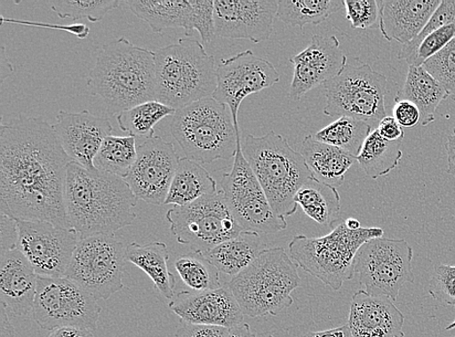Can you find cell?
Returning <instances> with one entry per match:
<instances>
[{
	"mask_svg": "<svg viewBox=\"0 0 455 337\" xmlns=\"http://www.w3.org/2000/svg\"><path fill=\"white\" fill-rule=\"evenodd\" d=\"M5 20H6V22H14V23L22 24V25H30V26L33 25V26H40V27H49V28H52L66 29L68 31V33H71L74 36H78L80 39L86 38L90 34L89 27L84 26V25H74L71 27H59V26L44 25L42 23H31V22H27V20L3 19V22H5Z\"/></svg>",
	"mask_w": 455,
	"mask_h": 337,
	"instance_id": "48",
	"label": "cell"
},
{
	"mask_svg": "<svg viewBox=\"0 0 455 337\" xmlns=\"http://www.w3.org/2000/svg\"><path fill=\"white\" fill-rule=\"evenodd\" d=\"M125 249L113 236L80 238L66 278L98 301H108L124 288Z\"/></svg>",
	"mask_w": 455,
	"mask_h": 337,
	"instance_id": "11",
	"label": "cell"
},
{
	"mask_svg": "<svg viewBox=\"0 0 455 337\" xmlns=\"http://www.w3.org/2000/svg\"><path fill=\"white\" fill-rule=\"evenodd\" d=\"M242 152L266 192L273 212L283 218L295 214L296 194L315 178L302 154L273 131L263 136L248 134L242 141Z\"/></svg>",
	"mask_w": 455,
	"mask_h": 337,
	"instance_id": "5",
	"label": "cell"
},
{
	"mask_svg": "<svg viewBox=\"0 0 455 337\" xmlns=\"http://www.w3.org/2000/svg\"><path fill=\"white\" fill-rule=\"evenodd\" d=\"M380 228L347 229L345 222L322 237L295 236L289 244L291 258L307 273L334 291L355 276L359 249L369 240L383 237Z\"/></svg>",
	"mask_w": 455,
	"mask_h": 337,
	"instance_id": "8",
	"label": "cell"
},
{
	"mask_svg": "<svg viewBox=\"0 0 455 337\" xmlns=\"http://www.w3.org/2000/svg\"><path fill=\"white\" fill-rule=\"evenodd\" d=\"M393 112L402 128L411 129L420 124V111L415 103L409 100L395 101Z\"/></svg>",
	"mask_w": 455,
	"mask_h": 337,
	"instance_id": "45",
	"label": "cell"
},
{
	"mask_svg": "<svg viewBox=\"0 0 455 337\" xmlns=\"http://www.w3.org/2000/svg\"><path fill=\"white\" fill-rule=\"evenodd\" d=\"M455 24V0H442L440 6L434 12L427 27L420 35L410 44L403 45L399 52L398 59L405 60L407 63L414 58L423 39L443 27Z\"/></svg>",
	"mask_w": 455,
	"mask_h": 337,
	"instance_id": "40",
	"label": "cell"
},
{
	"mask_svg": "<svg viewBox=\"0 0 455 337\" xmlns=\"http://www.w3.org/2000/svg\"><path fill=\"white\" fill-rule=\"evenodd\" d=\"M121 5L122 0H69L52 3L51 8L60 19H88L91 23H99Z\"/></svg>",
	"mask_w": 455,
	"mask_h": 337,
	"instance_id": "38",
	"label": "cell"
},
{
	"mask_svg": "<svg viewBox=\"0 0 455 337\" xmlns=\"http://www.w3.org/2000/svg\"><path fill=\"white\" fill-rule=\"evenodd\" d=\"M455 38V24L443 27L428 35L419 46L409 67H421L428 59L437 54L444 46Z\"/></svg>",
	"mask_w": 455,
	"mask_h": 337,
	"instance_id": "43",
	"label": "cell"
},
{
	"mask_svg": "<svg viewBox=\"0 0 455 337\" xmlns=\"http://www.w3.org/2000/svg\"><path fill=\"white\" fill-rule=\"evenodd\" d=\"M124 9L130 10L136 17L150 26L154 33L162 34L165 28H182L187 37L194 36L192 17L193 0H160V2H143V0H122Z\"/></svg>",
	"mask_w": 455,
	"mask_h": 337,
	"instance_id": "25",
	"label": "cell"
},
{
	"mask_svg": "<svg viewBox=\"0 0 455 337\" xmlns=\"http://www.w3.org/2000/svg\"><path fill=\"white\" fill-rule=\"evenodd\" d=\"M171 131L186 157L204 164L235 157L242 141L229 108L213 97L177 110Z\"/></svg>",
	"mask_w": 455,
	"mask_h": 337,
	"instance_id": "7",
	"label": "cell"
},
{
	"mask_svg": "<svg viewBox=\"0 0 455 337\" xmlns=\"http://www.w3.org/2000/svg\"><path fill=\"white\" fill-rule=\"evenodd\" d=\"M376 130L387 141L395 142L404 140V128H402L395 117L387 116L386 118L379 122Z\"/></svg>",
	"mask_w": 455,
	"mask_h": 337,
	"instance_id": "47",
	"label": "cell"
},
{
	"mask_svg": "<svg viewBox=\"0 0 455 337\" xmlns=\"http://www.w3.org/2000/svg\"><path fill=\"white\" fill-rule=\"evenodd\" d=\"M455 337V336H454Z\"/></svg>",
	"mask_w": 455,
	"mask_h": 337,
	"instance_id": "60",
	"label": "cell"
},
{
	"mask_svg": "<svg viewBox=\"0 0 455 337\" xmlns=\"http://www.w3.org/2000/svg\"><path fill=\"white\" fill-rule=\"evenodd\" d=\"M218 191L215 179L203 165L181 157L164 205L185 206Z\"/></svg>",
	"mask_w": 455,
	"mask_h": 337,
	"instance_id": "30",
	"label": "cell"
},
{
	"mask_svg": "<svg viewBox=\"0 0 455 337\" xmlns=\"http://www.w3.org/2000/svg\"><path fill=\"white\" fill-rule=\"evenodd\" d=\"M412 259L414 252L405 239L374 238L359 249L355 273L368 293L396 301L401 288L415 282Z\"/></svg>",
	"mask_w": 455,
	"mask_h": 337,
	"instance_id": "13",
	"label": "cell"
},
{
	"mask_svg": "<svg viewBox=\"0 0 455 337\" xmlns=\"http://www.w3.org/2000/svg\"><path fill=\"white\" fill-rule=\"evenodd\" d=\"M266 249L259 234L243 230L238 237L205 252L204 255L220 272L235 277Z\"/></svg>",
	"mask_w": 455,
	"mask_h": 337,
	"instance_id": "28",
	"label": "cell"
},
{
	"mask_svg": "<svg viewBox=\"0 0 455 337\" xmlns=\"http://www.w3.org/2000/svg\"><path fill=\"white\" fill-rule=\"evenodd\" d=\"M155 52L157 101L179 110L213 97L218 67L199 41L180 38Z\"/></svg>",
	"mask_w": 455,
	"mask_h": 337,
	"instance_id": "4",
	"label": "cell"
},
{
	"mask_svg": "<svg viewBox=\"0 0 455 337\" xmlns=\"http://www.w3.org/2000/svg\"><path fill=\"white\" fill-rule=\"evenodd\" d=\"M14 68L12 66V63L6 59L5 54V47H3L2 51V78L5 79L6 76H9L13 72Z\"/></svg>",
	"mask_w": 455,
	"mask_h": 337,
	"instance_id": "54",
	"label": "cell"
},
{
	"mask_svg": "<svg viewBox=\"0 0 455 337\" xmlns=\"http://www.w3.org/2000/svg\"><path fill=\"white\" fill-rule=\"evenodd\" d=\"M216 36L260 44L273 33L279 0H215Z\"/></svg>",
	"mask_w": 455,
	"mask_h": 337,
	"instance_id": "18",
	"label": "cell"
},
{
	"mask_svg": "<svg viewBox=\"0 0 455 337\" xmlns=\"http://www.w3.org/2000/svg\"><path fill=\"white\" fill-rule=\"evenodd\" d=\"M295 203L303 213L323 227H333L341 213V197L337 188L316 178L304 184L295 196Z\"/></svg>",
	"mask_w": 455,
	"mask_h": 337,
	"instance_id": "31",
	"label": "cell"
},
{
	"mask_svg": "<svg viewBox=\"0 0 455 337\" xmlns=\"http://www.w3.org/2000/svg\"><path fill=\"white\" fill-rule=\"evenodd\" d=\"M345 225L347 229H350L352 230H356L362 228L361 222L355 218H347L344 221Z\"/></svg>",
	"mask_w": 455,
	"mask_h": 337,
	"instance_id": "55",
	"label": "cell"
},
{
	"mask_svg": "<svg viewBox=\"0 0 455 337\" xmlns=\"http://www.w3.org/2000/svg\"><path fill=\"white\" fill-rule=\"evenodd\" d=\"M0 337H15L14 326L10 322L8 312L2 304V316H0Z\"/></svg>",
	"mask_w": 455,
	"mask_h": 337,
	"instance_id": "52",
	"label": "cell"
},
{
	"mask_svg": "<svg viewBox=\"0 0 455 337\" xmlns=\"http://www.w3.org/2000/svg\"><path fill=\"white\" fill-rule=\"evenodd\" d=\"M304 337H354L347 325L331 330L310 332Z\"/></svg>",
	"mask_w": 455,
	"mask_h": 337,
	"instance_id": "50",
	"label": "cell"
},
{
	"mask_svg": "<svg viewBox=\"0 0 455 337\" xmlns=\"http://www.w3.org/2000/svg\"><path fill=\"white\" fill-rule=\"evenodd\" d=\"M227 337H257V334L251 331L248 324L243 323L235 326V328L229 329Z\"/></svg>",
	"mask_w": 455,
	"mask_h": 337,
	"instance_id": "53",
	"label": "cell"
},
{
	"mask_svg": "<svg viewBox=\"0 0 455 337\" xmlns=\"http://www.w3.org/2000/svg\"><path fill=\"white\" fill-rule=\"evenodd\" d=\"M38 276L18 249L0 254V298L8 313L33 314Z\"/></svg>",
	"mask_w": 455,
	"mask_h": 337,
	"instance_id": "23",
	"label": "cell"
},
{
	"mask_svg": "<svg viewBox=\"0 0 455 337\" xmlns=\"http://www.w3.org/2000/svg\"><path fill=\"white\" fill-rule=\"evenodd\" d=\"M446 150L448 155V173L455 176V129L448 136Z\"/></svg>",
	"mask_w": 455,
	"mask_h": 337,
	"instance_id": "51",
	"label": "cell"
},
{
	"mask_svg": "<svg viewBox=\"0 0 455 337\" xmlns=\"http://www.w3.org/2000/svg\"><path fill=\"white\" fill-rule=\"evenodd\" d=\"M180 160L173 143L155 135L137 147L136 162L124 181L137 198L164 205Z\"/></svg>",
	"mask_w": 455,
	"mask_h": 337,
	"instance_id": "17",
	"label": "cell"
},
{
	"mask_svg": "<svg viewBox=\"0 0 455 337\" xmlns=\"http://www.w3.org/2000/svg\"><path fill=\"white\" fill-rule=\"evenodd\" d=\"M379 29L387 41L406 45L418 37L440 6V0H377Z\"/></svg>",
	"mask_w": 455,
	"mask_h": 337,
	"instance_id": "24",
	"label": "cell"
},
{
	"mask_svg": "<svg viewBox=\"0 0 455 337\" xmlns=\"http://www.w3.org/2000/svg\"><path fill=\"white\" fill-rule=\"evenodd\" d=\"M99 301L66 277H38L33 317L41 329L79 326L94 332L101 313Z\"/></svg>",
	"mask_w": 455,
	"mask_h": 337,
	"instance_id": "12",
	"label": "cell"
},
{
	"mask_svg": "<svg viewBox=\"0 0 455 337\" xmlns=\"http://www.w3.org/2000/svg\"><path fill=\"white\" fill-rule=\"evenodd\" d=\"M347 19L353 28H379V9L377 0H344Z\"/></svg>",
	"mask_w": 455,
	"mask_h": 337,
	"instance_id": "41",
	"label": "cell"
},
{
	"mask_svg": "<svg viewBox=\"0 0 455 337\" xmlns=\"http://www.w3.org/2000/svg\"><path fill=\"white\" fill-rule=\"evenodd\" d=\"M169 253L165 244L154 241L141 245L132 242L125 248V261L143 270L155 288L167 300L174 299L176 277L168 269Z\"/></svg>",
	"mask_w": 455,
	"mask_h": 337,
	"instance_id": "27",
	"label": "cell"
},
{
	"mask_svg": "<svg viewBox=\"0 0 455 337\" xmlns=\"http://www.w3.org/2000/svg\"><path fill=\"white\" fill-rule=\"evenodd\" d=\"M402 141L403 140L387 141L377 130L372 131L356 157L365 174L378 179L395 170L403 156L401 150Z\"/></svg>",
	"mask_w": 455,
	"mask_h": 337,
	"instance_id": "32",
	"label": "cell"
},
{
	"mask_svg": "<svg viewBox=\"0 0 455 337\" xmlns=\"http://www.w3.org/2000/svg\"><path fill=\"white\" fill-rule=\"evenodd\" d=\"M169 308L185 324L222 326L231 329L244 322L234 293L228 285L204 293L184 291L174 297Z\"/></svg>",
	"mask_w": 455,
	"mask_h": 337,
	"instance_id": "21",
	"label": "cell"
},
{
	"mask_svg": "<svg viewBox=\"0 0 455 337\" xmlns=\"http://www.w3.org/2000/svg\"><path fill=\"white\" fill-rule=\"evenodd\" d=\"M374 129L368 123L348 117L339 118L315 133L317 141L337 147L357 157Z\"/></svg>",
	"mask_w": 455,
	"mask_h": 337,
	"instance_id": "35",
	"label": "cell"
},
{
	"mask_svg": "<svg viewBox=\"0 0 455 337\" xmlns=\"http://www.w3.org/2000/svg\"><path fill=\"white\" fill-rule=\"evenodd\" d=\"M19 229L17 220L5 214L0 215V254L18 249Z\"/></svg>",
	"mask_w": 455,
	"mask_h": 337,
	"instance_id": "44",
	"label": "cell"
},
{
	"mask_svg": "<svg viewBox=\"0 0 455 337\" xmlns=\"http://www.w3.org/2000/svg\"><path fill=\"white\" fill-rule=\"evenodd\" d=\"M221 191L230 212L241 228L258 234H277L288 227L287 221L273 212L259 179L242 152V141L231 171L221 178Z\"/></svg>",
	"mask_w": 455,
	"mask_h": 337,
	"instance_id": "14",
	"label": "cell"
},
{
	"mask_svg": "<svg viewBox=\"0 0 455 337\" xmlns=\"http://www.w3.org/2000/svg\"><path fill=\"white\" fill-rule=\"evenodd\" d=\"M174 267L180 278L193 293L220 289V271L203 253L192 252L177 258Z\"/></svg>",
	"mask_w": 455,
	"mask_h": 337,
	"instance_id": "37",
	"label": "cell"
},
{
	"mask_svg": "<svg viewBox=\"0 0 455 337\" xmlns=\"http://www.w3.org/2000/svg\"><path fill=\"white\" fill-rule=\"evenodd\" d=\"M300 153L317 181L335 188L344 183L347 173L357 161L337 147L315 140L312 134L303 140Z\"/></svg>",
	"mask_w": 455,
	"mask_h": 337,
	"instance_id": "26",
	"label": "cell"
},
{
	"mask_svg": "<svg viewBox=\"0 0 455 337\" xmlns=\"http://www.w3.org/2000/svg\"><path fill=\"white\" fill-rule=\"evenodd\" d=\"M87 86L114 116L156 100V52L121 37L102 46Z\"/></svg>",
	"mask_w": 455,
	"mask_h": 337,
	"instance_id": "3",
	"label": "cell"
},
{
	"mask_svg": "<svg viewBox=\"0 0 455 337\" xmlns=\"http://www.w3.org/2000/svg\"><path fill=\"white\" fill-rule=\"evenodd\" d=\"M48 337H94L92 331L79 326H63L52 331Z\"/></svg>",
	"mask_w": 455,
	"mask_h": 337,
	"instance_id": "49",
	"label": "cell"
},
{
	"mask_svg": "<svg viewBox=\"0 0 455 337\" xmlns=\"http://www.w3.org/2000/svg\"><path fill=\"white\" fill-rule=\"evenodd\" d=\"M403 337H405V336H403Z\"/></svg>",
	"mask_w": 455,
	"mask_h": 337,
	"instance_id": "59",
	"label": "cell"
},
{
	"mask_svg": "<svg viewBox=\"0 0 455 337\" xmlns=\"http://www.w3.org/2000/svg\"><path fill=\"white\" fill-rule=\"evenodd\" d=\"M294 67L289 98L299 101L304 94L331 80L347 63L336 36H314L305 50L290 59Z\"/></svg>",
	"mask_w": 455,
	"mask_h": 337,
	"instance_id": "19",
	"label": "cell"
},
{
	"mask_svg": "<svg viewBox=\"0 0 455 337\" xmlns=\"http://www.w3.org/2000/svg\"><path fill=\"white\" fill-rule=\"evenodd\" d=\"M267 337H274L272 334H269Z\"/></svg>",
	"mask_w": 455,
	"mask_h": 337,
	"instance_id": "58",
	"label": "cell"
},
{
	"mask_svg": "<svg viewBox=\"0 0 455 337\" xmlns=\"http://www.w3.org/2000/svg\"><path fill=\"white\" fill-rule=\"evenodd\" d=\"M166 220L180 245L203 254L244 230L230 212L221 189L193 204L169 209Z\"/></svg>",
	"mask_w": 455,
	"mask_h": 337,
	"instance_id": "10",
	"label": "cell"
},
{
	"mask_svg": "<svg viewBox=\"0 0 455 337\" xmlns=\"http://www.w3.org/2000/svg\"><path fill=\"white\" fill-rule=\"evenodd\" d=\"M124 179L92 173L76 163L68 168L66 203L71 229L80 238L113 236L131 226L139 203Z\"/></svg>",
	"mask_w": 455,
	"mask_h": 337,
	"instance_id": "2",
	"label": "cell"
},
{
	"mask_svg": "<svg viewBox=\"0 0 455 337\" xmlns=\"http://www.w3.org/2000/svg\"><path fill=\"white\" fill-rule=\"evenodd\" d=\"M354 337H403L404 315L393 300L355 293L347 324Z\"/></svg>",
	"mask_w": 455,
	"mask_h": 337,
	"instance_id": "22",
	"label": "cell"
},
{
	"mask_svg": "<svg viewBox=\"0 0 455 337\" xmlns=\"http://www.w3.org/2000/svg\"><path fill=\"white\" fill-rule=\"evenodd\" d=\"M429 293L440 303L455 307V266L438 263L434 267Z\"/></svg>",
	"mask_w": 455,
	"mask_h": 337,
	"instance_id": "42",
	"label": "cell"
},
{
	"mask_svg": "<svg viewBox=\"0 0 455 337\" xmlns=\"http://www.w3.org/2000/svg\"><path fill=\"white\" fill-rule=\"evenodd\" d=\"M298 267L284 249L263 250L251 265L228 283L244 315L276 316L291 307V293L300 286Z\"/></svg>",
	"mask_w": 455,
	"mask_h": 337,
	"instance_id": "6",
	"label": "cell"
},
{
	"mask_svg": "<svg viewBox=\"0 0 455 337\" xmlns=\"http://www.w3.org/2000/svg\"><path fill=\"white\" fill-rule=\"evenodd\" d=\"M17 224L18 248L34 267L37 276L66 277L80 240L76 231L42 221L17 220Z\"/></svg>",
	"mask_w": 455,
	"mask_h": 337,
	"instance_id": "15",
	"label": "cell"
},
{
	"mask_svg": "<svg viewBox=\"0 0 455 337\" xmlns=\"http://www.w3.org/2000/svg\"><path fill=\"white\" fill-rule=\"evenodd\" d=\"M218 84L213 98L228 105L237 131L240 105L250 94L268 89L280 81L272 63L256 56L251 50L221 60L218 66Z\"/></svg>",
	"mask_w": 455,
	"mask_h": 337,
	"instance_id": "16",
	"label": "cell"
},
{
	"mask_svg": "<svg viewBox=\"0 0 455 337\" xmlns=\"http://www.w3.org/2000/svg\"><path fill=\"white\" fill-rule=\"evenodd\" d=\"M137 159L134 136L109 135L106 138L93 160L98 171L125 179Z\"/></svg>",
	"mask_w": 455,
	"mask_h": 337,
	"instance_id": "33",
	"label": "cell"
},
{
	"mask_svg": "<svg viewBox=\"0 0 455 337\" xmlns=\"http://www.w3.org/2000/svg\"><path fill=\"white\" fill-rule=\"evenodd\" d=\"M58 138L72 163L99 173L93 160L106 138L113 132L108 118L93 115L88 110L70 113L60 110L52 124Z\"/></svg>",
	"mask_w": 455,
	"mask_h": 337,
	"instance_id": "20",
	"label": "cell"
},
{
	"mask_svg": "<svg viewBox=\"0 0 455 337\" xmlns=\"http://www.w3.org/2000/svg\"><path fill=\"white\" fill-rule=\"evenodd\" d=\"M387 78L368 63L347 65L337 76L324 84L328 117H348L374 126L387 117ZM376 130V129H374Z\"/></svg>",
	"mask_w": 455,
	"mask_h": 337,
	"instance_id": "9",
	"label": "cell"
},
{
	"mask_svg": "<svg viewBox=\"0 0 455 337\" xmlns=\"http://www.w3.org/2000/svg\"><path fill=\"white\" fill-rule=\"evenodd\" d=\"M344 7L342 0H279L277 17L284 24L299 27L317 26Z\"/></svg>",
	"mask_w": 455,
	"mask_h": 337,
	"instance_id": "34",
	"label": "cell"
},
{
	"mask_svg": "<svg viewBox=\"0 0 455 337\" xmlns=\"http://www.w3.org/2000/svg\"><path fill=\"white\" fill-rule=\"evenodd\" d=\"M447 91L455 94V38L422 65Z\"/></svg>",
	"mask_w": 455,
	"mask_h": 337,
	"instance_id": "39",
	"label": "cell"
},
{
	"mask_svg": "<svg viewBox=\"0 0 455 337\" xmlns=\"http://www.w3.org/2000/svg\"><path fill=\"white\" fill-rule=\"evenodd\" d=\"M455 101V94L454 96L451 97Z\"/></svg>",
	"mask_w": 455,
	"mask_h": 337,
	"instance_id": "57",
	"label": "cell"
},
{
	"mask_svg": "<svg viewBox=\"0 0 455 337\" xmlns=\"http://www.w3.org/2000/svg\"><path fill=\"white\" fill-rule=\"evenodd\" d=\"M177 110L155 100L145 102L117 115L120 129L134 138L149 140L155 136L156 124L167 117H173Z\"/></svg>",
	"mask_w": 455,
	"mask_h": 337,
	"instance_id": "36",
	"label": "cell"
},
{
	"mask_svg": "<svg viewBox=\"0 0 455 337\" xmlns=\"http://www.w3.org/2000/svg\"><path fill=\"white\" fill-rule=\"evenodd\" d=\"M71 160L41 117L3 121L0 131V212L15 220L71 229L66 187Z\"/></svg>",
	"mask_w": 455,
	"mask_h": 337,
	"instance_id": "1",
	"label": "cell"
},
{
	"mask_svg": "<svg viewBox=\"0 0 455 337\" xmlns=\"http://www.w3.org/2000/svg\"><path fill=\"white\" fill-rule=\"evenodd\" d=\"M449 97L441 84L421 66L409 67L404 87L397 92L395 100L415 103L420 111V124L427 126L435 121L434 115L440 103Z\"/></svg>",
	"mask_w": 455,
	"mask_h": 337,
	"instance_id": "29",
	"label": "cell"
},
{
	"mask_svg": "<svg viewBox=\"0 0 455 337\" xmlns=\"http://www.w3.org/2000/svg\"><path fill=\"white\" fill-rule=\"evenodd\" d=\"M453 329H455V320L446 328L447 331H451Z\"/></svg>",
	"mask_w": 455,
	"mask_h": 337,
	"instance_id": "56",
	"label": "cell"
},
{
	"mask_svg": "<svg viewBox=\"0 0 455 337\" xmlns=\"http://www.w3.org/2000/svg\"><path fill=\"white\" fill-rule=\"evenodd\" d=\"M229 329L222 326L185 324L176 337H227Z\"/></svg>",
	"mask_w": 455,
	"mask_h": 337,
	"instance_id": "46",
	"label": "cell"
}]
</instances>
